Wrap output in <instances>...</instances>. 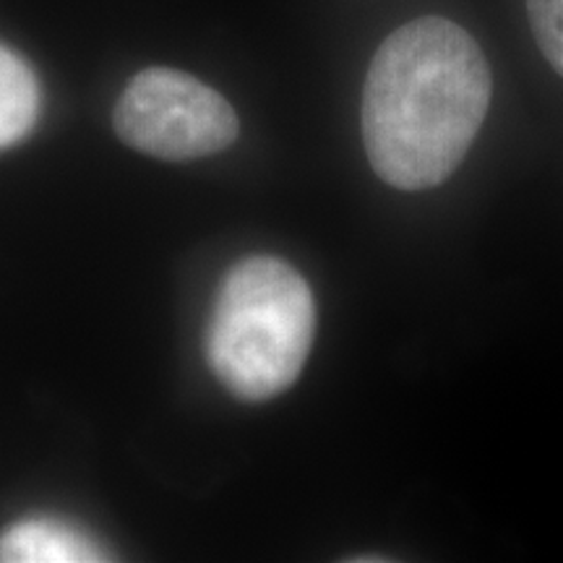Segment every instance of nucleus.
Listing matches in <instances>:
<instances>
[{
  "label": "nucleus",
  "instance_id": "obj_1",
  "mask_svg": "<svg viewBox=\"0 0 563 563\" xmlns=\"http://www.w3.org/2000/svg\"><path fill=\"white\" fill-rule=\"evenodd\" d=\"M493 76L473 34L422 16L373 55L363 89V144L378 178L426 191L452 175L490 108Z\"/></svg>",
  "mask_w": 563,
  "mask_h": 563
},
{
  "label": "nucleus",
  "instance_id": "obj_2",
  "mask_svg": "<svg viewBox=\"0 0 563 563\" xmlns=\"http://www.w3.org/2000/svg\"><path fill=\"white\" fill-rule=\"evenodd\" d=\"M316 302L282 258L251 256L224 274L207 323V361L232 397L266 402L298 382L311 355Z\"/></svg>",
  "mask_w": 563,
  "mask_h": 563
},
{
  "label": "nucleus",
  "instance_id": "obj_3",
  "mask_svg": "<svg viewBox=\"0 0 563 563\" xmlns=\"http://www.w3.org/2000/svg\"><path fill=\"white\" fill-rule=\"evenodd\" d=\"M112 123L131 150L170 162L220 154L241 131L220 91L175 68H144L133 76Z\"/></svg>",
  "mask_w": 563,
  "mask_h": 563
},
{
  "label": "nucleus",
  "instance_id": "obj_4",
  "mask_svg": "<svg viewBox=\"0 0 563 563\" xmlns=\"http://www.w3.org/2000/svg\"><path fill=\"white\" fill-rule=\"evenodd\" d=\"M110 559L100 540L66 519L26 517L0 534V563H95Z\"/></svg>",
  "mask_w": 563,
  "mask_h": 563
},
{
  "label": "nucleus",
  "instance_id": "obj_5",
  "mask_svg": "<svg viewBox=\"0 0 563 563\" xmlns=\"http://www.w3.org/2000/svg\"><path fill=\"white\" fill-rule=\"evenodd\" d=\"M42 110V89L30 63L0 42V152L34 131Z\"/></svg>",
  "mask_w": 563,
  "mask_h": 563
},
{
  "label": "nucleus",
  "instance_id": "obj_6",
  "mask_svg": "<svg viewBox=\"0 0 563 563\" xmlns=\"http://www.w3.org/2000/svg\"><path fill=\"white\" fill-rule=\"evenodd\" d=\"M527 19L540 53L563 76V0H527Z\"/></svg>",
  "mask_w": 563,
  "mask_h": 563
}]
</instances>
